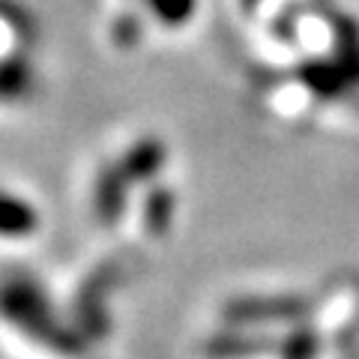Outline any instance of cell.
<instances>
[{
    "mask_svg": "<svg viewBox=\"0 0 359 359\" xmlns=\"http://www.w3.org/2000/svg\"><path fill=\"white\" fill-rule=\"evenodd\" d=\"M255 4H257V0H245V6H249V9H252V6H255Z\"/></svg>",
    "mask_w": 359,
    "mask_h": 359,
    "instance_id": "1",
    "label": "cell"
}]
</instances>
